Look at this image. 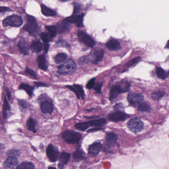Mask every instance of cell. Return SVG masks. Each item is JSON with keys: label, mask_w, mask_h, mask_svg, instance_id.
<instances>
[{"label": "cell", "mask_w": 169, "mask_h": 169, "mask_svg": "<svg viewBox=\"0 0 169 169\" xmlns=\"http://www.w3.org/2000/svg\"><path fill=\"white\" fill-rule=\"evenodd\" d=\"M106 124L105 119L101 118L99 119L94 120L87 122H83V123H79L75 125V127L77 129L85 131L88 128L91 127H100Z\"/></svg>", "instance_id": "1"}, {"label": "cell", "mask_w": 169, "mask_h": 169, "mask_svg": "<svg viewBox=\"0 0 169 169\" xmlns=\"http://www.w3.org/2000/svg\"><path fill=\"white\" fill-rule=\"evenodd\" d=\"M23 29L32 35H35L38 32L39 27L34 16L30 15L26 16V22Z\"/></svg>", "instance_id": "2"}, {"label": "cell", "mask_w": 169, "mask_h": 169, "mask_svg": "<svg viewBox=\"0 0 169 169\" xmlns=\"http://www.w3.org/2000/svg\"><path fill=\"white\" fill-rule=\"evenodd\" d=\"M62 137L65 142L69 144H77L81 138V134L76 131L67 130L63 131Z\"/></svg>", "instance_id": "3"}, {"label": "cell", "mask_w": 169, "mask_h": 169, "mask_svg": "<svg viewBox=\"0 0 169 169\" xmlns=\"http://www.w3.org/2000/svg\"><path fill=\"white\" fill-rule=\"evenodd\" d=\"M77 65L75 62L71 59L64 62L58 67V72L60 74H70L76 70Z\"/></svg>", "instance_id": "4"}, {"label": "cell", "mask_w": 169, "mask_h": 169, "mask_svg": "<svg viewBox=\"0 0 169 169\" xmlns=\"http://www.w3.org/2000/svg\"><path fill=\"white\" fill-rule=\"evenodd\" d=\"M22 24L23 20L22 18L16 14L8 16L3 21V24L5 27H20Z\"/></svg>", "instance_id": "5"}, {"label": "cell", "mask_w": 169, "mask_h": 169, "mask_svg": "<svg viewBox=\"0 0 169 169\" xmlns=\"http://www.w3.org/2000/svg\"><path fill=\"white\" fill-rule=\"evenodd\" d=\"M127 127L133 132L138 133L141 131L144 128V124L139 118H134L129 120Z\"/></svg>", "instance_id": "6"}, {"label": "cell", "mask_w": 169, "mask_h": 169, "mask_svg": "<svg viewBox=\"0 0 169 169\" xmlns=\"http://www.w3.org/2000/svg\"><path fill=\"white\" fill-rule=\"evenodd\" d=\"M104 55V50L100 48H97L92 50L88 56L89 61L94 64L98 63L102 60Z\"/></svg>", "instance_id": "7"}, {"label": "cell", "mask_w": 169, "mask_h": 169, "mask_svg": "<svg viewBox=\"0 0 169 169\" xmlns=\"http://www.w3.org/2000/svg\"><path fill=\"white\" fill-rule=\"evenodd\" d=\"M77 35L80 41L85 46L90 48H93L95 45V42L91 37L82 31H78Z\"/></svg>", "instance_id": "8"}, {"label": "cell", "mask_w": 169, "mask_h": 169, "mask_svg": "<svg viewBox=\"0 0 169 169\" xmlns=\"http://www.w3.org/2000/svg\"><path fill=\"white\" fill-rule=\"evenodd\" d=\"M46 154L49 160L52 162H55L58 160L59 152L58 149L53 144H50L47 148Z\"/></svg>", "instance_id": "9"}, {"label": "cell", "mask_w": 169, "mask_h": 169, "mask_svg": "<svg viewBox=\"0 0 169 169\" xmlns=\"http://www.w3.org/2000/svg\"><path fill=\"white\" fill-rule=\"evenodd\" d=\"M127 99L130 104L136 105L140 104L143 101L144 96L142 94L130 92L128 94Z\"/></svg>", "instance_id": "10"}, {"label": "cell", "mask_w": 169, "mask_h": 169, "mask_svg": "<svg viewBox=\"0 0 169 169\" xmlns=\"http://www.w3.org/2000/svg\"><path fill=\"white\" fill-rule=\"evenodd\" d=\"M129 116L126 114L125 113L121 111H117L114 113H112L108 116V119L114 122H118L125 120Z\"/></svg>", "instance_id": "11"}, {"label": "cell", "mask_w": 169, "mask_h": 169, "mask_svg": "<svg viewBox=\"0 0 169 169\" xmlns=\"http://www.w3.org/2000/svg\"><path fill=\"white\" fill-rule=\"evenodd\" d=\"M83 16L84 14H81L80 15H72L65 18L64 21L69 23H76L77 27H81L83 26Z\"/></svg>", "instance_id": "12"}, {"label": "cell", "mask_w": 169, "mask_h": 169, "mask_svg": "<svg viewBox=\"0 0 169 169\" xmlns=\"http://www.w3.org/2000/svg\"><path fill=\"white\" fill-rule=\"evenodd\" d=\"M67 87L76 93L78 99L81 98L84 99L85 98V94L82 86L78 85V84H74L72 86L68 85L67 86Z\"/></svg>", "instance_id": "13"}, {"label": "cell", "mask_w": 169, "mask_h": 169, "mask_svg": "<svg viewBox=\"0 0 169 169\" xmlns=\"http://www.w3.org/2000/svg\"><path fill=\"white\" fill-rule=\"evenodd\" d=\"M40 109L44 114H51L53 111V106L52 102L49 100L43 101L41 103Z\"/></svg>", "instance_id": "14"}, {"label": "cell", "mask_w": 169, "mask_h": 169, "mask_svg": "<svg viewBox=\"0 0 169 169\" xmlns=\"http://www.w3.org/2000/svg\"><path fill=\"white\" fill-rule=\"evenodd\" d=\"M17 47L20 52L23 55H28L29 54V45L24 39H21L17 44Z\"/></svg>", "instance_id": "15"}, {"label": "cell", "mask_w": 169, "mask_h": 169, "mask_svg": "<svg viewBox=\"0 0 169 169\" xmlns=\"http://www.w3.org/2000/svg\"><path fill=\"white\" fill-rule=\"evenodd\" d=\"M118 139V135L114 133H108L106 135V144L109 147L114 146L116 143Z\"/></svg>", "instance_id": "16"}, {"label": "cell", "mask_w": 169, "mask_h": 169, "mask_svg": "<svg viewBox=\"0 0 169 169\" xmlns=\"http://www.w3.org/2000/svg\"><path fill=\"white\" fill-rule=\"evenodd\" d=\"M102 149V144L100 142H95L90 145L88 148V153L91 156H95L99 154Z\"/></svg>", "instance_id": "17"}, {"label": "cell", "mask_w": 169, "mask_h": 169, "mask_svg": "<svg viewBox=\"0 0 169 169\" xmlns=\"http://www.w3.org/2000/svg\"><path fill=\"white\" fill-rule=\"evenodd\" d=\"M70 158V154L67 152H63L60 156L58 167L60 169H63L64 166L67 165Z\"/></svg>", "instance_id": "18"}, {"label": "cell", "mask_w": 169, "mask_h": 169, "mask_svg": "<svg viewBox=\"0 0 169 169\" xmlns=\"http://www.w3.org/2000/svg\"><path fill=\"white\" fill-rule=\"evenodd\" d=\"M18 160L16 157L8 156L4 163V166L7 168L14 169L18 164Z\"/></svg>", "instance_id": "19"}, {"label": "cell", "mask_w": 169, "mask_h": 169, "mask_svg": "<svg viewBox=\"0 0 169 169\" xmlns=\"http://www.w3.org/2000/svg\"><path fill=\"white\" fill-rule=\"evenodd\" d=\"M70 27V23L65 21H61L57 24L56 28L59 33H64L69 30Z\"/></svg>", "instance_id": "20"}, {"label": "cell", "mask_w": 169, "mask_h": 169, "mask_svg": "<svg viewBox=\"0 0 169 169\" xmlns=\"http://www.w3.org/2000/svg\"><path fill=\"white\" fill-rule=\"evenodd\" d=\"M106 47L110 51H117L120 49L121 47L120 42L116 39L109 40L106 44Z\"/></svg>", "instance_id": "21"}, {"label": "cell", "mask_w": 169, "mask_h": 169, "mask_svg": "<svg viewBox=\"0 0 169 169\" xmlns=\"http://www.w3.org/2000/svg\"><path fill=\"white\" fill-rule=\"evenodd\" d=\"M43 47V44L38 39H36L32 42L30 48L33 52L39 53L42 51Z\"/></svg>", "instance_id": "22"}, {"label": "cell", "mask_w": 169, "mask_h": 169, "mask_svg": "<svg viewBox=\"0 0 169 169\" xmlns=\"http://www.w3.org/2000/svg\"><path fill=\"white\" fill-rule=\"evenodd\" d=\"M41 8L42 13L46 16H55L57 14L55 11L46 7L44 4L41 5Z\"/></svg>", "instance_id": "23"}, {"label": "cell", "mask_w": 169, "mask_h": 169, "mask_svg": "<svg viewBox=\"0 0 169 169\" xmlns=\"http://www.w3.org/2000/svg\"><path fill=\"white\" fill-rule=\"evenodd\" d=\"M38 64L39 69L43 70H47L48 69V65L47 61L44 55H40L38 58Z\"/></svg>", "instance_id": "24"}, {"label": "cell", "mask_w": 169, "mask_h": 169, "mask_svg": "<svg viewBox=\"0 0 169 169\" xmlns=\"http://www.w3.org/2000/svg\"><path fill=\"white\" fill-rule=\"evenodd\" d=\"M120 93V92L119 86L117 85H114L111 89L110 92L109 99L111 101L114 100L119 95Z\"/></svg>", "instance_id": "25"}, {"label": "cell", "mask_w": 169, "mask_h": 169, "mask_svg": "<svg viewBox=\"0 0 169 169\" xmlns=\"http://www.w3.org/2000/svg\"><path fill=\"white\" fill-rule=\"evenodd\" d=\"M19 88L20 89L25 90L26 92L28 94V95L30 97H31L33 94L34 88L33 87L29 85V84L21 83L20 85Z\"/></svg>", "instance_id": "26"}, {"label": "cell", "mask_w": 169, "mask_h": 169, "mask_svg": "<svg viewBox=\"0 0 169 169\" xmlns=\"http://www.w3.org/2000/svg\"><path fill=\"white\" fill-rule=\"evenodd\" d=\"M120 93H126L129 91L130 87V83L127 81H121L118 85Z\"/></svg>", "instance_id": "27"}, {"label": "cell", "mask_w": 169, "mask_h": 169, "mask_svg": "<svg viewBox=\"0 0 169 169\" xmlns=\"http://www.w3.org/2000/svg\"><path fill=\"white\" fill-rule=\"evenodd\" d=\"M156 74L159 78L165 79L168 77V73L164 70L162 68L158 67L156 68Z\"/></svg>", "instance_id": "28"}, {"label": "cell", "mask_w": 169, "mask_h": 169, "mask_svg": "<svg viewBox=\"0 0 169 169\" xmlns=\"http://www.w3.org/2000/svg\"><path fill=\"white\" fill-rule=\"evenodd\" d=\"M34 165L30 162H24L18 165L15 169H34Z\"/></svg>", "instance_id": "29"}, {"label": "cell", "mask_w": 169, "mask_h": 169, "mask_svg": "<svg viewBox=\"0 0 169 169\" xmlns=\"http://www.w3.org/2000/svg\"><path fill=\"white\" fill-rule=\"evenodd\" d=\"M73 158L76 161H80L85 158L84 155V152L83 150L80 149H78L77 151L73 153Z\"/></svg>", "instance_id": "30"}, {"label": "cell", "mask_w": 169, "mask_h": 169, "mask_svg": "<svg viewBox=\"0 0 169 169\" xmlns=\"http://www.w3.org/2000/svg\"><path fill=\"white\" fill-rule=\"evenodd\" d=\"M36 121L33 119H29L27 121V127L29 130L32 131L34 133H36V129L35 128Z\"/></svg>", "instance_id": "31"}, {"label": "cell", "mask_w": 169, "mask_h": 169, "mask_svg": "<svg viewBox=\"0 0 169 169\" xmlns=\"http://www.w3.org/2000/svg\"><path fill=\"white\" fill-rule=\"evenodd\" d=\"M46 30H47V33L54 38V37H56V35H57V28H56V26L54 25H49V26H46L45 27Z\"/></svg>", "instance_id": "32"}, {"label": "cell", "mask_w": 169, "mask_h": 169, "mask_svg": "<svg viewBox=\"0 0 169 169\" xmlns=\"http://www.w3.org/2000/svg\"><path fill=\"white\" fill-rule=\"evenodd\" d=\"M138 111L142 112L149 113L151 110V108L147 103H142L140 104L138 107Z\"/></svg>", "instance_id": "33"}, {"label": "cell", "mask_w": 169, "mask_h": 169, "mask_svg": "<svg viewBox=\"0 0 169 169\" xmlns=\"http://www.w3.org/2000/svg\"><path fill=\"white\" fill-rule=\"evenodd\" d=\"M67 58V55L65 53H59L55 56V61L56 63H61L63 62Z\"/></svg>", "instance_id": "34"}, {"label": "cell", "mask_w": 169, "mask_h": 169, "mask_svg": "<svg viewBox=\"0 0 169 169\" xmlns=\"http://www.w3.org/2000/svg\"><path fill=\"white\" fill-rule=\"evenodd\" d=\"M40 37H41V38L42 39V41H43L44 43H49V42L51 41L52 40V39H53L47 32V33L43 32V33H41Z\"/></svg>", "instance_id": "35"}, {"label": "cell", "mask_w": 169, "mask_h": 169, "mask_svg": "<svg viewBox=\"0 0 169 169\" xmlns=\"http://www.w3.org/2000/svg\"><path fill=\"white\" fill-rule=\"evenodd\" d=\"M164 92L161 91H155L152 94V98L155 100H160L164 96Z\"/></svg>", "instance_id": "36"}, {"label": "cell", "mask_w": 169, "mask_h": 169, "mask_svg": "<svg viewBox=\"0 0 169 169\" xmlns=\"http://www.w3.org/2000/svg\"><path fill=\"white\" fill-rule=\"evenodd\" d=\"M3 109H4V115L5 118L7 117V111H10L11 109V107L10 105L8 104V102L6 96L4 98V105H3Z\"/></svg>", "instance_id": "37"}, {"label": "cell", "mask_w": 169, "mask_h": 169, "mask_svg": "<svg viewBox=\"0 0 169 169\" xmlns=\"http://www.w3.org/2000/svg\"><path fill=\"white\" fill-rule=\"evenodd\" d=\"M7 154L8 156H13L14 157H17L20 156L21 152L19 150L12 149L8 150V151L7 152Z\"/></svg>", "instance_id": "38"}, {"label": "cell", "mask_w": 169, "mask_h": 169, "mask_svg": "<svg viewBox=\"0 0 169 169\" xmlns=\"http://www.w3.org/2000/svg\"><path fill=\"white\" fill-rule=\"evenodd\" d=\"M141 60V58L140 57H136L134 59H133L130 61H129L126 64V66L128 67H130L131 66H133V65L137 63Z\"/></svg>", "instance_id": "39"}, {"label": "cell", "mask_w": 169, "mask_h": 169, "mask_svg": "<svg viewBox=\"0 0 169 169\" xmlns=\"http://www.w3.org/2000/svg\"><path fill=\"white\" fill-rule=\"evenodd\" d=\"M73 7H74V9H73V15H76L80 11L81 6L79 3L74 2L73 3Z\"/></svg>", "instance_id": "40"}, {"label": "cell", "mask_w": 169, "mask_h": 169, "mask_svg": "<svg viewBox=\"0 0 169 169\" xmlns=\"http://www.w3.org/2000/svg\"><path fill=\"white\" fill-rule=\"evenodd\" d=\"M56 46L57 47H69L70 45L69 44L64 40H59L56 44Z\"/></svg>", "instance_id": "41"}, {"label": "cell", "mask_w": 169, "mask_h": 169, "mask_svg": "<svg viewBox=\"0 0 169 169\" xmlns=\"http://www.w3.org/2000/svg\"><path fill=\"white\" fill-rule=\"evenodd\" d=\"M25 72L28 74V75H29V76H31L33 78H37V75H36V73L34 72V70H32L31 69H29L28 67H27L25 69Z\"/></svg>", "instance_id": "42"}, {"label": "cell", "mask_w": 169, "mask_h": 169, "mask_svg": "<svg viewBox=\"0 0 169 169\" xmlns=\"http://www.w3.org/2000/svg\"><path fill=\"white\" fill-rule=\"evenodd\" d=\"M18 104L22 110H25L28 107V105L27 102L23 100H18Z\"/></svg>", "instance_id": "43"}, {"label": "cell", "mask_w": 169, "mask_h": 169, "mask_svg": "<svg viewBox=\"0 0 169 169\" xmlns=\"http://www.w3.org/2000/svg\"><path fill=\"white\" fill-rule=\"evenodd\" d=\"M89 61V59L88 56H84V57H81L79 59V63L80 64H85L87 63Z\"/></svg>", "instance_id": "44"}, {"label": "cell", "mask_w": 169, "mask_h": 169, "mask_svg": "<svg viewBox=\"0 0 169 169\" xmlns=\"http://www.w3.org/2000/svg\"><path fill=\"white\" fill-rule=\"evenodd\" d=\"M95 78H92L90 80H89L86 85V87L88 89H91L93 87L94 85L95 84Z\"/></svg>", "instance_id": "45"}, {"label": "cell", "mask_w": 169, "mask_h": 169, "mask_svg": "<svg viewBox=\"0 0 169 169\" xmlns=\"http://www.w3.org/2000/svg\"><path fill=\"white\" fill-rule=\"evenodd\" d=\"M102 85V82L100 83H97L95 87H94V89L98 92L100 93L101 92V86Z\"/></svg>", "instance_id": "46"}, {"label": "cell", "mask_w": 169, "mask_h": 169, "mask_svg": "<svg viewBox=\"0 0 169 169\" xmlns=\"http://www.w3.org/2000/svg\"><path fill=\"white\" fill-rule=\"evenodd\" d=\"M12 10L7 7H0V13H4L7 12L11 11Z\"/></svg>", "instance_id": "47"}, {"label": "cell", "mask_w": 169, "mask_h": 169, "mask_svg": "<svg viewBox=\"0 0 169 169\" xmlns=\"http://www.w3.org/2000/svg\"><path fill=\"white\" fill-rule=\"evenodd\" d=\"M43 46H44V51L46 53H47L48 51L49 50V43H44Z\"/></svg>", "instance_id": "48"}, {"label": "cell", "mask_w": 169, "mask_h": 169, "mask_svg": "<svg viewBox=\"0 0 169 169\" xmlns=\"http://www.w3.org/2000/svg\"><path fill=\"white\" fill-rule=\"evenodd\" d=\"M35 85L37 87H40V86H47L48 85H47L46 84L44 83H41V82H35Z\"/></svg>", "instance_id": "49"}, {"label": "cell", "mask_w": 169, "mask_h": 169, "mask_svg": "<svg viewBox=\"0 0 169 169\" xmlns=\"http://www.w3.org/2000/svg\"><path fill=\"white\" fill-rule=\"evenodd\" d=\"M101 129H102V128H101V127H96V128H92V129H90L88 130V132H93V131L100 130H101Z\"/></svg>", "instance_id": "50"}, {"label": "cell", "mask_w": 169, "mask_h": 169, "mask_svg": "<svg viewBox=\"0 0 169 169\" xmlns=\"http://www.w3.org/2000/svg\"><path fill=\"white\" fill-rule=\"evenodd\" d=\"M6 90H7V95L8 98L9 100H10L11 99V92L8 88H6Z\"/></svg>", "instance_id": "51"}, {"label": "cell", "mask_w": 169, "mask_h": 169, "mask_svg": "<svg viewBox=\"0 0 169 169\" xmlns=\"http://www.w3.org/2000/svg\"><path fill=\"white\" fill-rule=\"evenodd\" d=\"M48 169H57L55 167H49L48 168Z\"/></svg>", "instance_id": "52"}]
</instances>
